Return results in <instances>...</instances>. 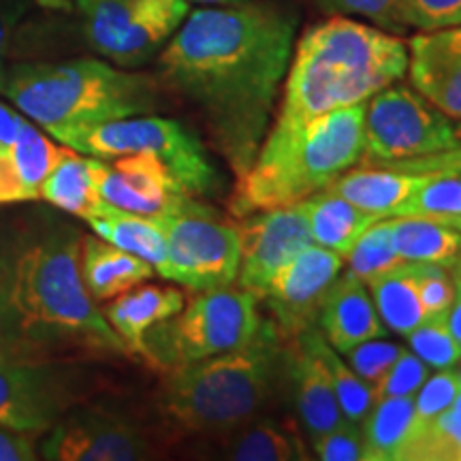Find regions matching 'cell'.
Segmentation results:
<instances>
[{
	"instance_id": "cell-26",
	"label": "cell",
	"mask_w": 461,
	"mask_h": 461,
	"mask_svg": "<svg viewBox=\"0 0 461 461\" xmlns=\"http://www.w3.org/2000/svg\"><path fill=\"white\" fill-rule=\"evenodd\" d=\"M391 241L406 263H429L453 269L461 252V233L431 218H389Z\"/></svg>"
},
{
	"instance_id": "cell-21",
	"label": "cell",
	"mask_w": 461,
	"mask_h": 461,
	"mask_svg": "<svg viewBox=\"0 0 461 461\" xmlns=\"http://www.w3.org/2000/svg\"><path fill=\"white\" fill-rule=\"evenodd\" d=\"M291 376L295 384V402L299 417L310 438H316L338 423H342L344 414L339 411L338 397L333 393L330 374L322 366L319 355L303 336L297 338L295 355L291 359Z\"/></svg>"
},
{
	"instance_id": "cell-2",
	"label": "cell",
	"mask_w": 461,
	"mask_h": 461,
	"mask_svg": "<svg viewBox=\"0 0 461 461\" xmlns=\"http://www.w3.org/2000/svg\"><path fill=\"white\" fill-rule=\"evenodd\" d=\"M79 252L82 235L60 227L11 257L0 276V350L34 361L67 348L131 353L86 288Z\"/></svg>"
},
{
	"instance_id": "cell-23",
	"label": "cell",
	"mask_w": 461,
	"mask_h": 461,
	"mask_svg": "<svg viewBox=\"0 0 461 461\" xmlns=\"http://www.w3.org/2000/svg\"><path fill=\"white\" fill-rule=\"evenodd\" d=\"M305 221H308L310 235L314 244L338 252L344 257L350 250V246L372 227L380 218L370 214L338 197L331 190L322 188L319 193L302 201Z\"/></svg>"
},
{
	"instance_id": "cell-27",
	"label": "cell",
	"mask_w": 461,
	"mask_h": 461,
	"mask_svg": "<svg viewBox=\"0 0 461 461\" xmlns=\"http://www.w3.org/2000/svg\"><path fill=\"white\" fill-rule=\"evenodd\" d=\"M96 158H82L71 149L58 163L41 186V199L48 201L58 210L88 221L101 210L105 201L101 199L96 188Z\"/></svg>"
},
{
	"instance_id": "cell-54",
	"label": "cell",
	"mask_w": 461,
	"mask_h": 461,
	"mask_svg": "<svg viewBox=\"0 0 461 461\" xmlns=\"http://www.w3.org/2000/svg\"><path fill=\"white\" fill-rule=\"evenodd\" d=\"M0 149H3V146H0Z\"/></svg>"
},
{
	"instance_id": "cell-50",
	"label": "cell",
	"mask_w": 461,
	"mask_h": 461,
	"mask_svg": "<svg viewBox=\"0 0 461 461\" xmlns=\"http://www.w3.org/2000/svg\"><path fill=\"white\" fill-rule=\"evenodd\" d=\"M447 171H451V173H457V176L461 177V165H457V167H451V169H447Z\"/></svg>"
},
{
	"instance_id": "cell-48",
	"label": "cell",
	"mask_w": 461,
	"mask_h": 461,
	"mask_svg": "<svg viewBox=\"0 0 461 461\" xmlns=\"http://www.w3.org/2000/svg\"><path fill=\"white\" fill-rule=\"evenodd\" d=\"M442 224H447V227H451L457 230V233H461V216H455V218H442V221H438Z\"/></svg>"
},
{
	"instance_id": "cell-12",
	"label": "cell",
	"mask_w": 461,
	"mask_h": 461,
	"mask_svg": "<svg viewBox=\"0 0 461 461\" xmlns=\"http://www.w3.org/2000/svg\"><path fill=\"white\" fill-rule=\"evenodd\" d=\"M73 393L68 380L50 361L0 350V425L41 436L65 417Z\"/></svg>"
},
{
	"instance_id": "cell-7",
	"label": "cell",
	"mask_w": 461,
	"mask_h": 461,
	"mask_svg": "<svg viewBox=\"0 0 461 461\" xmlns=\"http://www.w3.org/2000/svg\"><path fill=\"white\" fill-rule=\"evenodd\" d=\"M257 302L240 286L197 291L180 312L148 330L143 357L169 370L241 348L257 336L263 322Z\"/></svg>"
},
{
	"instance_id": "cell-11",
	"label": "cell",
	"mask_w": 461,
	"mask_h": 461,
	"mask_svg": "<svg viewBox=\"0 0 461 461\" xmlns=\"http://www.w3.org/2000/svg\"><path fill=\"white\" fill-rule=\"evenodd\" d=\"M188 0H79L88 43L115 65L148 62L190 14Z\"/></svg>"
},
{
	"instance_id": "cell-30",
	"label": "cell",
	"mask_w": 461,
	"mask_h": 461,
	"mask_svg": "<svg viewBox=\"0 0 461 461\" xmlns=\"http://www.w3.org/2000/svg\"><path fill=\"white\" fill-rule=\"evenodd\" d=\"M71 149L73 148L68 146H56L50 137H45L41 131L34 129V124L26 120L14 146H9V158L14 163L17 177H20L22 188H24L26 201L41 199L45 177Z\"/></svg>"
},
{
	"instance_id": "cell-19",
	"label": "cell",
	"mask_w": 461,
	"mask_h": 461,
	"mask_svg": "<svg viewBox=\"0 0 461 461\" xmlns=\"http://www.w3.org/2000/svg\"><path fill=\"white\" fill-rule=\"evenodd\" d=\"M186 303L184 293L173 286L137 285L118 295L105 308V319L131 353L143 355V338L160 321L171 319Z\"/></svg>"
},
{
	"instance_id": "cell-15",
	"label": "cell",
	"mask_w": 461,
	"mask_h": 461,
	"mask_svg": "<svg viewBox=\"0 0 461 461\" xmlns=\"http://www.w3.org/2000/svg\"><path fill=\"white\" fill-rule=\"evenodd\" d=\"M95 173L101 199L132 214L167 216L193 199L152 152L126 154L112 158V163L96 158Z\"/></svg>"
},
{
	"instance_id": "cell-37",
	"label": "cell",
	"mask_w": 461,
	"mask_h": 461,
	"mask_svg": "<svg viewBox=\"0 0 461 461\" xmlns=\"http://www.w3.org/2000/svg\"><path fill=\"white\" fill-rule=\"evenodd\" d=\"M400 353L402 346L374 338L350 348L348 353H344V357L348 359V366L353 367L357 376H361L370 387H374L391 370Z\"/></svg>"
},
{
	"instance_id": "cell-10",
	"label": "cell",
	"mask_w": 461,
	"mask_h": 461,
	"mask_svg": "<svg viewBox=\"0 0 461 461\" xmlns=\"http://www.w3.org/2000/svg\"><path fill=\"white\" fill-rule=\"evenodd\" d=\"M154 218L167 240L165 280L177 282L194 293L235 285L240 269L235 224H229L197 197L173 214Z\"/></svg>"
},
{
	"instance_id": "cell-45",
	"label": "cell",
	"mask_w": 461,
	"mask_h": 461,
	"mask_svg": "<svg viewBox=\"0 0 461 461\" xmlns=\"http://www.w3.org/2000/svg\"><path fill=\"white\" fill-rule=\"evenodd\" d=\"M24 115L0 103V146H14V141L17 140V135H20V129L24 126Z\"/></svg>"
},
{
	"instance_id": "cell-43",
	"label": "cell",
	"mask_w": 461,
	"mask_h": 461,
	"mask_svg": "<svg viewBox=\"0 0 461 461\" xmlns=\"http://www.w3.org/2000/svg\"><path fill=\"white\" fill-rule=\"evenodd\" d=\"M37 459L34 438L26 431L9 429L0 425V461H31Z\"/></svg>"
},
{
	"instance_id": "cell-4",
	"label": "cell",
	"mask_w": 461,
	"mask_h": 461,
	"mask_svg": "<svg viewBox=\"0 0 461 461\" xmlns=\"http://www.w3.org/2000/svg\"><path fill=\"white\" fill-rule=\"evenodd\" d=\"M286 366V338L263 319L241 348L169 367L163 411L193 434H227L269 406Z\"/></svg>"
},
{
	"instance_id": "cell-32",
	"label": "cell",
	"mask_w": 461,
	"mask_h": 461,
	"mask_svg": "<svg viewBox=\"0 0 461 461\" xmlns=\"http://www.w3.org/2000/svg\"><path fill=\"white\" fill-rule=\"evenodd\" d=\"M442 218L461 216V177L451 171L420 173L419 186L412 190L395 218Z\"/></svg>"
},
{
	"instance_id": "cell-6",
	"label": "cell",
	"mask_w": 461,
	"mask_h": 461,
	"mask_svg": "<svg viewBox=\"0 0 461 461\" xmlns=\"http://www.w3.org/2000/svg\"><path fill=\"white\" fill-rule=\"evenodd\" d=\"M366 103L316 115L286 132L267 131L255 163L229 199L233 218L302 203L355 167L363 154Z\"/></svg>"
},
{
	"instance_id": "cell-5",
	"label": "cell",
	"mask_w": 461,
	"mask_h": 461,
	"mask_svg": "<svg viewBox=\"0 0 461 461\" xmlns=\"http://www.w3.org/2000/svg\"><path fill=\"white\" fill-rule=\"evenodd\" d=\"M3 95L68 148L96 126L158 107V84L149 75L101 60L17 65L5 75Z\"/></svg>"
},
{
	"instance_id": "cell-24",
	"label": "cell",
	"mask_w": 461,
	"mask_h": 461,
	"mask_svg": "<svg viewBox=\"0 0 461 461\" xmlns=\"http://www.w3.org/2000/svg\"><path fill=\"white\" fill-rule=\"evenodd\" d=\"M86 222L101 240L143 258L163 276L167 265V240L157 218L132 214L105 201L101 210Z\"/></svg>"
},
{
	"instance_id": "cell-16",
	"label": "cell",
	"mask_w": 461,
	"mask_h": 461,
	"mask_svg": "<svg viewBox=\"0 0 461 461\" xmlns=\"http://www.w3.org/2000/svg\"><path fill=\"white\" fill-rule=\"evenodd\" d=\"M148 451L140 429L101 412L65 414L43 445V457L58 461H132Z\"/></svg>"
},
{
	"instance_id": "cell-49",
	"label": "cell",
	"mask_w": 461,
	"mask_h": 461,
	"mask_svg": "<svg viewBox=\"0 0 461 461\" xmlns=\"http://www.w3.org/2000/svg\"><path fill=\"white\" fill-rule=\"evenodd\" d=\"M453 411H459L461 412V391L457 393V397H455V402H453Z\"/></svg>"
},
{
	"instance_id": "cell-46",
	"label": "cell",
	"mask_w": 461,
	"mask_h": 461,
	"mask_svg": "<svg viewBox=\"0 0 461 461\" xmlns=\"http://www.w3.org/2000/svg\"><path fill=\"white\" fill-rule=\"evenodd\" d=\"M447 325L451 330L453 338L457 339V344L461 346V293L455 291V299L447 312Z\"/></svg>"
},
{
	"instance_id": "cell-34",
	"label": "cell",
	"mask_w": 461,
	"mask_h": 461,
	"mask_svg": "<svg viewBox=\"0 0 461 461\" xmlns=\"http://www.w3.org/2000/svg\"><path fill=\"white\" fill-rule=\"evenodd\" d=\"M411 350L434 370H453L461 361V346L453 338L445 316H429L408 333Z\"/></svg>"
},
{
	"instance_id": "cell-25",
	"label": "cell",
	"mask_w": 461,
	"mask_h": 461,
	"mask_svg": "<svg viewBox=\"0 0 461 461\" xmlns=\"http://www.w3.org/2000/svg\"><path fill=\"white\" fill-rule=\"evenodd\" d=\"M417 425L414 397H384L374 402L361 423L366 461H402Z\"/></svg>"
},
{
	"instance_id": "cell-9",
	"label": "cell",
	"mask_w": 461,
	"mask_h": 461,
	"mask_svg": "<svg viewBox=\"0 0 461 461\" xmlns=\"http://www.w3.org/2000/svg\"><path fill=\"white\" fill-rule=\"evenodd\" d=\"M71 148L103 160L135 152L157 154L190 197H205L221 184L197 135L177 120L160 115H132L101 124L79 135Z\"/></svg>"
},
{
	"instance_id": "cell-13",
	"label": "cell",
	"mask_w": 461,
	"mask_h": 461,
	"mask_svg": "<svg viewBox=\"0 0 461 461\" xmlns=\"http://www.w3.org/2000/svg\"><path fill=\"white\" fill-rule=\"evenodd\" d=\"M342 265L338 252L310 244L267 282L261 302L267 303L272 321L286 339H297L316 325L327 288Z\"/></svg>"
},
{
	"instance_id": "cell-40",
	"label": "cell",
	"mask_w": 461,
	"mask_h": 461,
	"mask_svg": "<svg viewBox=\"0 0 461 461\" xmlns=\"http://www.w3.org/2000/svg\"><path fill=\"white\" fill-rule=\"evenodd\" d=\"M417 291L420 305H423L425 319L429 316H445L455 299L453 276H448L447 267L429 263H419Z\"/></svg>"
},
{
	"instance_id": "cell-44",
	"label": "cell",
	"mask_w": 461,
	"mask_h": 461,
	"mask_svg": "<svg viewBox=\"0 0 461 461\" xmlns=\"http://www.w3.org/2000/svg\"><path fill=\"white\" fill-rule=\"evenodd\" d=\"M15 24V9L11 5L0 0V95H3V84L7 68H5V58H7V50L11 43V31Z\"/></svg>"
},
{
	"instance_id": "cell-47",
	"label": "cell",
	"mask_w": 461,
	"mask_h": 461,
	"mask_svg": "<svg viewBox=\"0 0 461 461\" xmlns=\"http://www.w3.org/2000/svg\"><path fill=\"white\" fill-rule=\"evenodd\" d=\"M188 3L207 5V7H233V5H244L250 3V0H188Z\"/></svg>"
},
{
	"instance_id": "cell-22",
	"label": "cell",
	"mask_w": 461,
	"mask_h": 461,
	"mask_svg": "<svg viewBox=\"0 0 461 461\" xmlns=\"http://www.w3.org/2000/svg\"><path fill=\"white\" fill-rule=\"evenodd\" d=\"M79 267H82L86 288L96 302L122 295L132 286L143 285L157 272L143 258L101 238H90V235L82 238Z\"/></svg>"
},
{
	"instance_id": "cell-8",
	"label": "cell",
	"mask_w": 461,
	"mask_h": 461,
	"mask_svg": "<svg viewBox=\"0 0 461 461\" xmlns=\"http://www.w3.org/2000/svg\"><path fill=\"white\" fill-rule=\"evenodd\" d=\"M459 146L457 122L408 86L395 82L366 101L363 167H391Z\"/></svg>"
},
{
	"instance_id": "cell-1",
	"label": "cell",
	"mask_w": 461,
	"mask_h": 461,
	"mask_svg": "<svg viewBox=\"0 0 461 461\" xmlns=\"http://www.w3.org/2000/svg\"><path fill=\"white\" fill-rule=\"evenodd\" d=\"M297 15L278 5L203 7L160 51V79L203 113L235 177L255 163L295 50Z\"/></svg>"
},
{
	"instance_id": "cell-53",
	"label": "cell",
	"mask_w": 461,
	"mask_h": 461,
	"mask_svg": "<svg viewBox=\"0 0 461 461\" xmlns=\"http://www.w3.org/2000/svg\"><path fill=\"white\" fill-rule=\"evenodd\" d=\"M457 461H461V442H459V448H457Z\"/></svg>"
},
{
	"instance_id": "cell-31",
	"label": "cell",
	"mask_w": 461,
	"mask_h": 461,
	"mask_svg": "<svg viewBox=\"0 0 461 461\" xmlns=\"http://www.w3.org/2000/svg\"><path fill=\"white\" fill-rule=\"evenodd\" d=\"M302 336L308 339V344L312 346L314 353L319 355L322 366L327 367L333 393L338 397L339 411H342L344 419L361 425L363 419L367 417V412H370V408L374 406L372 387L361 376H357L353 367L339 357L338 350L333 348V346L325 339V336L316 331L314 327L312 330L303 331Z\"/></svg>"
},
{
	"instance_id": "cell-36",
	"label": "cell",
	"mask_w": 461,
	"mask_h": 461,
	"mask_svg": "<svg viewBox=\"0 0 461 461\" xmlns=\"http://www.w3.org/2000/svg\"><path fill=\"white\" fill-rule=\"evenodd\" d=\"M400 24L419 31L461 26V0H402Z\"/></svg>"
},
{
	"instance_id": "cell-18",
	"label": "cell",
	"mask_w": 461,
	"mask_h": 461,
	"mask_svg": "<svg viewBox=\"0 0 461 461\" xmlns=\"http://www.w3.org/2000/svg\"><path fill=\"white\" fill-rule=\"evenodd\" d=\"M322 336L339 355L367 339L383 338L387 327L380 319L370 291L363 280L350 272L338 278L327 288L321 303L319 321Z\"/></svg>"
},
{
	"instance_id": "cell-42",
	"label": "cell",
	"mask_w": 461,
	"mask_h": 461,
	"mask_svg": "<svg viewBox=\"0 0 461 461\" xmlns=\"http://www.w3.org/2000/svg\"><path fill=\"white\" fill-rule=\"evenodd\" d=\"M459 137H461V124H457ZM461 165V146L455 149H448V152H440V154H429V157H420V158H411V160H402V163L391 165L389 169H397V171H408V173H431V171H447L451 167Z\"/></svg>"
},
{
	"instance_id": "cell-3",
	"label": "cell",
	"mask_w": 461,
	"mask_h": 461,
	"mask_svg": "<svg viewBox=\"0 0 461 461\" xmlns=\"http://www.w3.org/2000/svg\"><path fill=\"white\" fill-rule=\"evenodd\" d=\"M408 68V48L395 34L331 15L303 32L293 50L285 95L269 131L286 132L336 109L366 103Z\"/></svg>"
},
{
	"instance_id": "cell-33",
	"label": "cell",
	"mask_w": 461,
	"mask_h": 461,
	"mask_svg": "<svg viewBox=\"0 0 461 461\" xmlns=\"http://www.w3.org/2000/svg\"><path fill=\"white\" fill-rule=\"evenodd\" d=\"M342 258L348 265V272L363 282L376 278L380 274H387L406 263L397 255L393 241H391L389 218H380L378 222H374Z\"/></svg>"
},
{
	"instance_id": "cell-29",
	"label": "cell",
	"mask_w": 461,
	"mask_h": 461,
	"mask_svg": "<svg viewBox=\"0 0 461 461\" xmlns=\"http://www.w3.org/2000/svg\"><path fill=\"white\" fill-rule=\"evenodd\" d=\"M252 423V420H250ZM235 436L224 440L222 453L235 461H293L308 459L302 438L278 428L276 423H252L230 429Z\"/></svg>"
},
{
	"instance_id": "cell-51",
	"label": "cell",
	"mask_w": 461,
	"mask_h": 461,
	"mask_svg": "<svg viewBox=\"0 0 461 461\" xmlns=\"http://www.w3.org/2000/svg\"><path fill=\"white\" fill-rule=\"evenodd\" d=\"M453 269H457V272H461V252H459V258H457V263L453 265Z\"/></svg>"
},
{
	"instance_id": "cell-35",
	"label": "cell",
	"mask_w": 461,
	"mask_h": 461,
	"mask_svg": "<svg viewBox=\"0 0 461 461\" xmlns=\"http://www.w3.org/2000/svg\"><path fill=\"white\" fill-rule=\"evenodd\" d=\"M428 378V363L420 361L412 350L402 348V353L393 366H391V370L384 374V378L380 383L372 387L374 402L384 400V397H414Z\"/></svg>"
},
{
	"instance_id": "cell-14",
	"label": "cell",
	"mask_w": 461,
	"mask_h": 461,
	"mask_svg": "<svg viewBox=\"0 0 461 461\" xmlns=\"http://www.w3.org/2000/svg\"><path fill=\"white\" fill-rule=\"evenodd\" d=\"M240 240V269L235 285L261 299L278 269L314 244L302 203L257 212L235 224Z\"/></svg>"
},
{
	"instance_id": "cell-52",
	"label": "cell",
	"mask_w": 461,
	"mask_h": 461,
	"mask_svg": "<svg viewBox=\"0 0 461 461\" xmlns=\"http://www.w3.org/2000/svg\"><path fill=\"white\" fill-rule=\"evenodd\" d=\"M455 374H457V378H459V383H461V361L457 363V370H455Z\"/></svg>"
},
{
	"instance_id": "cell-41",
	"label": "cell",
	"mask_w": 461,
	"mask_h": 461,
	"mask_svg": "<svg viewBox=\"0 0 461 461\" xmlns=\"http://www.w3.org/2000/svg\"><path fill=\"white\" fill-rule=\"evenodd\" d=\"M314 3L330 15L366 17V20H372L374 24L389 28V31L402 28V0H314Z\"/></svg>"
},
{
	"instance_id": "cell-38",
	"label": "cell",
	"mask_w": 461,
	"mask_h": 461,
	"mask_svg": "<svg viewBox=\"0 0 461 461\" xmlns=\"http://www.w3.org/2000/svg\"><path fill=\"white\" fill-rule=\"evenodd\" d=\"M312 451L322 461H366L361 425L344 419L336 428L312 438Z\"/></svg>"
},
{
	"instance_id": "cell-28",
	"label": "cell",
	"mask_w": 461,
	"mask_h": 461,
	"mask_svg": "<svg viewBox=\"0 0 461 461\" xmlns=\"http://www.w3.org/2000/svg\"><path fill=\"white\" fill-rule=\"evenodd\" d=\"M417 276L419 263H402L400 267L366 282L384 327L403 338L425 321L417 291Z\"/></svg>"
},
{
	"instance_id": "cell-39",
	"label": "cell",
	"mask_w": 461,
	"mask_h": 461,
	"mask_svg": "<svg viewBox=\"0 0 461 461\" xmlns=\"http://www.w3.org/2000/svg\"><path fill=\"white\" fill-rule=\"evenodd\" d=\"M459 391L461 383L455 370H438V374L425 380L423 387L414 395V417L419 423L436 419L438 414L453 406Z\"/></svg>"
},
{
	"instance_id": "cell-20",
	"label": "cell",
	"mask_w": 461,
	"mask_h": 461,
	"mask_svg": "<svg viewBox=\"0 0 461 461\" xmlns=\"http://www.w3.org/2000/svg\"><path fill=\"white\" fill-rule=\"evenodd\" d=\"M420 173L389 169V167H350L338 176L327 190L378 218H395L412 190L419 186Z\"/></svg>"
},
{
	"instance_id": "cell-17",
	"label": "cell",
	"mask_w": 461,
	"mask_h": 461,
	"mask_svg": "<svg viewBox=\"0 0 461 461\" xmlns=\"http://www.w3.org/2000/svg\"><path fill=\"white\" fill-rule=\"evenodd\" d=\"M406 71L420 96L461 124V26L414 34Z\"/></svg>"
}]
</instances>
